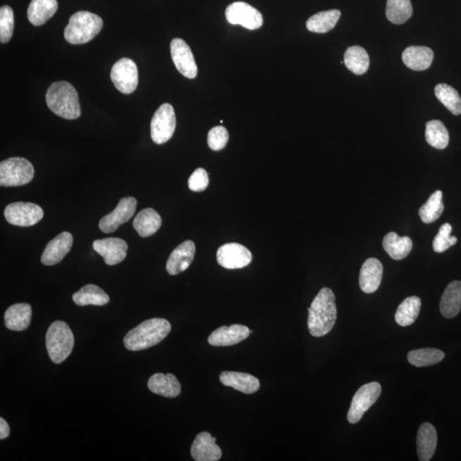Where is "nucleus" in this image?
Instances as JSON below:
<instances>
[{
	"instance_id": "27",
	"label": "nucleus",
	"mask_w": 461,
	"mask_h": 461,
	"mask_svg": "<svg viewBox=\"0 0 461 461\" xmlns=\"http://www.w3.org/2000/svg\"><path fill=\"white\" fill-rule=\"evenodd\" d=\"M58 8L57 0H32L27 18L34 26H42L53 17Z\"/></svg>"
},
{
	"instance_id": "14",
	"label": "nucleus",
	"mask_w": 461,
	"mask_h": 461,
	"mask_svg": "<svg viewBox=\"0 0 461 461\" xmlns=\"http://www.w3.org/2000/svg\"><path fill=\"white\" fill-rule=\"evenodd\" d=\"M171 57L180 74L188 79H194L198 75L194 54L189 46L182 39H174L170 44Z\"/></svg>"
},
{
	"instance_id": "41",
	"label": "nucleus",
	"mask_w": 461,
	"mask_h": 461,
	"mask_svg": "<svg viewBox=\"0 0 461 461\" xmlns=\"http://www.w3.org/2000/svg\"><path fill=\"white\" fill-rule=\"evenodd\" d=\"M229 140V134L222 126L215 127L208 132V144L211 150L218 151L224 149Z\"/></svg>"
},
{
	"instance_id": "12",
	"label": "nucleus",
	"mask_w": 461,
	"mask_h": 461,
	"mask_svg": "<svg viewBox=\"0 0 461 461\" xmlns=\"http://www.w3.org/2000/svg\"><path fill=\"white\" fill-rule=\"evenodd\" d=\"M136 208H137V200L134 198L127 196L120 200L113 212L103 216L100 220L99 224L100 229L104 234H111L115 232L120 226L133 217Z\"/></svg>"
},
{
	"instance_id": "32",
	"label": "nucleus",
	"mask_w": 461,
	"mask_h": 461,
	"mask_svg": "<svg viewBox=\"0 0 461 461\" xmlns=\"http://www.w3.org/2000/svg\"><path fill=\"white\" fill-rule=\"evenodd\" d=\"M421 300L418 296H410L400 304L396 312L395 320L400 327L411 326L419 315Z\"/></svg>"
},
{
	"instance_id": "6",
	"label": "nucleus",
	"mask_w": 461,
	"mask_h": 461,
	"mask_svg": "<svg viewBox=\"0 0 461 461\" xmlns=\"http://www.w3.org/2000/svg\"><path fill=\"white\" fill-rule=\"evenodd\" d=\"M34 176V168L23 158H11L0 163V186L21 187L30 183Z\"/></svg>"
},
{
	"instance_id": "34",
	"label": "nucleus",
	"mask_w": 461,
	"mask_h": 461,
	"mask_svg": "<svg viewBox=\"0 0 461 461\" xmlns=\"http://www.w3.org/2000/svg\"><path fill=\"white\" fill-rule=\"evenodd\" d=\"M443 210V192L436 191L430 196L428 201L421 206L419 215L424 224H431L439 219Z\"/></svg>"
},
{
	"instance_id": "22",
	"label": "nucleus",
	"mask_w": 461,
	"mask_h": 461,
	"mask_svg": "<svg viewBox=\"0 0 461 461\" xmlns=\"http://www.w3.org/2000/svg\"><path fill=\"white\" fill-rule=\"evenodd\" d=\"M438 445V434L430 423L421 424L417 435V450L421 461L431 460Z\"/></svg>"
},
{
	"instance_id": "3",
	"label": "nucleus",
	"mask_w": 461,
	"mask_h": 461,
	"mask_svg": "<svg viewBox=\"0 0 461 461\" xmlns=\"http://www.w3.org/2000/svg\"><path fill=\"white\" fill-rule=\"evenodd\" d=\"M46 100L47 106L54 114L67 120L81 116L77 91L67 82H57L48 88Z\"/></svg>"
},
{
	"instance_id": "26",
	"label": "nucleus",
	"mask_w": 461,
	"mask_h": 461,
	"mask_svg": "<svg viewBox=\"0 0 461 461\" xmlns=\"http://www.w3.org/2000/svg\"><path fill=\"white\" fill-rule=\"evenodd\" d=\"M32 308L29 303H17L6 311V327L11 331H24L30 327Z\"/></svg>"
},
{
	"instance_id": "23",
	"label": "nucleus",
	"mask_w": 461,
	"mask_h": 461,
	"mask_svg": "<svg viewBox=\"0 0 461 461\" xmlns=\"http://www.w3.org/2000/svg\"><path fill=\"white\" fill-rule=\"evenodd\" d=\"M148 388L156 395L174 398L182 392V386L176 377L171 374H156L148 381Z\"/></svg>"
},
{
	"instance_id": "43",
	"label": "nucleus",
	"mask_w": 461,
	"mask_h": 461,
	"mask_svg": "<svg viewBox=\"0 0 461 461\" xmlns=\"http://www.w3.org/2000/svg\"><path fill=\"white\" fill-rule=\"evenodd\" d=\"M11 433L9 424L3 418L0 419V439L4 440L9 436Z\"/></svg>"
},
{
	"instance_id": "25",
	"label": "nucleus",
	"mask_w": 461,
	"mask_h": 461,
	"mask_svg": "<svg viewBox=\"0 0 461 461\" xmlns=\"http://www.w3.org/2000/svg\"><path fill=\"white\" fill-rule=\"evenodd\" d=\"M461 310V282H451L441 298V314L446 319H452L460 314Z\"/></svg>"
},
{
	"instance_id": "13",
	"label": "nucleus",
	"mask_w": 461,
	"mask_h": 461,
	"mask_svg": "<svg viewBox=\"0 0 461 461\" xmlns=\"http://www.w3.org/2000/svg\"><path fill=\"white\" fill-rule=\"evenodd\" d=\"M252 254L242 244L230 243L220 246L217 251V262L227 270H239L251 263Z\"/></svg>"
},
{
	"instance_id": "11",
	"label": "nucleus",
	"mask_w": 461,
	"mask_h": 461,
	"mask_svg": "<svg viewBox=\"0 0 461 461\" xmlns=\"http://www.w3.org/2000/svg\"><path fill=\"white\" fill-rule=\"evenodd\" d=\"M226 18L232 25H241L250 30H258L263 24L262 13L244 2H235L228 6Z\"/></svg>"
},
{
	"instance_id": "42",
	"label": "nucleus",
	"mask_w": 461,
	"mask_h": 461,
	"mask_svg": "<svg viewBox=\"0 0 461 461\" xmlns=\"http://www.w3.org/2000/svg\"><path fill=\"white\" fill-rule=\"evenodd\" d=\"M208 183H210L208 175L206 170L201 168L196 170L188 179V186L192 191L199 192L206 190Z\"/></svg>"
},
{
	"instance_id": "19",
	"label": "nucleus",
	"mask_w": 461,
	"mask_h": 461,
	"mask_svg": "<svg viewBox=\"0 0 461 461\" xmlns=\"http://www.w3.org/2000/svg\"><path fill=\"white\" fill-rule=\"evenodd\" d=\"M195 252V244L191 240L180 244L168 259L166 270L168 274L177 275L186 271L194 259Z\"/></svg>"
},
{
	"instance_id": "15",
	"label": "nucleus",
	"mask_w": 461,
	"mask_h": 461,
	"mask_svg": "<svg viewBox=\"0 0 461 461\" xmlns=\"http://www.w3.org/2000/svg\"><path fill=\"white\" fill-rule=\"evenodd\" d=\"M92 247L109 266L121 263L127 258V244L122 239L107 238L95 240Z\"/></svg>"
},
{
	"instance_id": "1",
	"label": "nucleus",
	"mask_w": 461,
	"mask_h": 461,
	"mask_svg": "<svg viewBox=\"0 0 461 461\" xmlns=\"http://www.w3.org/2000/svg\"><path fill=\"white\" fill-rule=\"evenodd\" d=\"M336 322L335 295L330 288L324 287L308 308V331L312 336L320 338L331 331Z\"/></svg>"
},
{
	"instance_id": "4",
	"label": "nucleus",
	"mask_w": 461,
	"mask_h": 461,
	"mask_svg": "<svg viewBox=\"0 0 461 461\" xmlns=\"http://www.w3.org/2000/svg\"><path fill=\"white\" fill-rule=\"evenodd\" d=\"M103 26V20L98 15L89 11L76 12L64 30V38L72 45H81L94 39Z\"/></svg>"
},
{
	"instance_id": "40",
	"label": "nucleus",
	"mask_w": 461,
	"mask_h": 461,
	"mask_svg": "<svg viewBox=\"0 0 461 461\" xmlns=\"http://www.w3.org/2000/svg\"><path fill=\"white\" fill-rule=\"evenodd\" d=\"M452 227L450 224L445 223L440 227L438 235L433 241V250L438 253H443L448 248L454 246L458 241L456 236H451Z\"/></svg>"
},
{
	"instance_id": "29",
	"label": "nucleus",
	"mask_w": 461,
	"mask_h": 461,
	"mask_svg": "<svg viewBox=\"0 0 461 461\" xmlns=\"http://www.w3.org/2000/svg\"><path fill=\"white\" fill-rule=\"evenodd\" d=\"M133 226L142 238L156 234L162 226L161 216L153 208H144L136 215Z\"/></svg>"
},
{
	"instance_id": "39",
	"label": "nucleus",
	"mask_w": 461,
	"mask_h": 461,
	"mask_svg": "<svg viewBox=\"0 0 461 461\" xmlns=\"http://www.w3.org/2000/svg\"><path fill=\"white\" fill-rule=\"evenodd\" d=\"M14 31V13L8 6L0 9V42L6 44L10 42Z\"/></svg>"
},
{
	"instance_id": "37",
	"label": "nucleus",
	"mask_w": 461,
	"mask_h": 461,
	"mask_svg": "<svg viewBox=\"0 0 461 461\" xmlns=\"http://www.w3.org/2000/svg\"><path fill=\"white\" fill-rule=\"evenodd\" d=\"M436 99L455 115L461 114V98L455 88L447 84H438L435 87Z\"/></svg>"
},
{
	"instance_id": "30",
	"label": "nucleus",
	"mask_w": 461,
	"mask_h": 461,
	"mask_svg": "<svg viewBox=\"0 0 461 461\" xmlns=\"http://www.w3.org/2000/svg\"><path fill=\"white\" fill-rule=\"evenodd\" d=\"M73 301L78 306H103L109 303L110 298L101 288L95 284H87L73 295Z\"/></svg>"
},
{
	"instance_id": "31",
	"label": "nucleus",
	"mask_w": 461,
	"mask_h": 461,
	"mask_svg": "<svg viewBox=\"0 0 461 461\" xmlns=\"http://www.w3.org/2000/svg\"><path fill=\"white\" fill-rule=\"evenodd\" d=\"M340 17L341 12L339 10L319 12V13L312 15L308 20L306 23L307 29L310 32H314V33H327V32L334 29Z\"/></svg>"
},
{
	"instance_id": "36",
	"label": "nucleus",
	"mask_w": 461,
	"mask_h": 461,
	"mask_svg": "<svg viewBox=\"0 0 461 461\" xmlns=\"http://www.w3.org/2000/svg\"><path fill=\"white\" fill-rule=\"evenodd\" d=\"M426 139L432 147L443 150L450 142V134L442 122L433 120L427 123Z\"/></svg>"
},
{
	"instance_id": "18",
	"label": "nucleus",
	"mask_w": 461,
	"mask_h": 461,
	"mask_svg": "<svg viewBox=\"0 0 461 461\" xmlns=\"http://www.w3.org/2000/svg\"><path fill=\"white\" fill-rule=\"evenodd\" d=\"M215 441L216 438L210 433H199L191 445L192 458L196 461H217L222 458V451Z\"/></svg>"
},
{
	"instance_id": "38",
	"label": "nucleus",
	"mask_w": 461,
	"mask_h": 461,
	"mask_svg": "<svg viewBox=\"0 0 461 461\" xmlns=\"http://www.w3.org/2000/svg\"><path fill=\"white\" fill-rule=\"evenodd\" d=\"M410 0H388L386 18L392 23L403 24L412 17Z\"/></svg>"
},
{
	"instance_id": "10",
	"label": "nucleus",
	"mask_w": 461,
	"mask_h": 461,
	"mask_svg": "<svg viewBox=\"0 0 461 461\" xmlns=\"http://www.w3.org/2000/svg\"><path fill=\"white\" fill-rule=\"evenodd\" d=\"M43 216L42 208L33 203H13L9 204L5 210L7 222L14 226H34L41 222Z\"/></svg>"
},
{
	"instance_id": "21",
	"label": "nucleus",
	"mask_w": 461,
	"mask_h": 461,
	"mask_svg": "<svg viewBox=\"0 0 461 461\" xmlns=\"http://www.w3.org/2000/svg\"><path fill=\"white\" fill-rule=\"evenodd\" d=\"M223 386L234 388L244 394H253L260 389V381L255 376L239 372H223L220 375Z\"/></svg>"
},
{
	"instance_id": "7",
	"label": "nucleus",
	"mask_w": 461,
	"mask_h": 461,
	"mask_svg": "<svg viewBox=\"0 0 461 461\" xmlns=\"http://www.w3.org/2000/svg\"><path fill=\"white\" fill-rule=\"evenodd\" d=\"M382 387L378 382L369 383L360 387L352 399L347 415L348 422L351 424L359 422L365 412L379 399Z\"/></svg>"
},
{
	"instance_id": "20",
	"label": "nucleus",
	"mask_w": 461,
	"mask_h": 461,
	"mask_svg": "<svg viewBox=\"0 0 461 461\" xmlns=\"http://www.w3.org/2000/svg\"><path fill=\"white\" fill-rule=\"evenodd\" d=\"M383 278V265L376 258H368L360 272V290L365 293H374L378 290Z\"/></svg>"
},
{
	"instance_id": "24",
	"label": "nucleus",
	"mask_w": 461,
	"mask_h": 461,
	"mask_svg": "<svg viewBox=\"0 0 461 461\" xmlns=\"http://www.w3.org/2000/svg\"><path fill=\"white\" fill-rule=\"evenodd\" d=\"M434 58L431 48L410 46L403 53V61L408 68L415 71L426 70L430 68Z\"/></svg>"
},
{
	"instance_id": "16",
	"label": "nucleus",
	"mask_w": 461,
	"mask_h": 461,
	"mask_svg": "<svg viewBox=\"0 0 461 461\" xmlns=\"http://www.w3.org/2000/svg\"><path fill=\"white\" fill-rule=\"evenodd\" d=\"M73 241V236L70 232H62L48 243L42 255V263L46 266L59 263L70 251Z\"/></svg>"
},
{
	"instance_id": "17",
	"label": "nucleus",
	"mask_w": 461,
	"mask_h": 461,
	"mask_svg": "<svg viewBox=\"0 0 461 461\" xmlns=\"http://www.w3.org/2000/svg\"><path fill=\"white\" fill-rule=\"evenodd\" d=\"M251 334L250 329L243 324H234L230 327H222L208 336V343L215 347L234 346L242 342Z\"/></svg>"
},
{
	"instance_id": "33",
	"label": "nucleus",
	"mask_w": 461,
	"mask_h": 461,
	"mask_svg": "<svg viewBox=\"0 0 461 461\" xmlns=\"http://www.w3.org/2000/svg\"><path fill=\"white\" fill-rule=\"evenodd\" d=\"M343 62L353 73L360 75L368 70L370 59L364 48L355 46L348 48L344 54Z\"/></svg>"
},
{
	"instance_id": "35",
	"label": "nucleus",
	"mask_w": 461,
	"mask_h": 461,
	"mask_svg": "<svg viewBox=\"0 0 461 461\" xmlns=\"http://www.w3.org/2000/svg\"><path fill=\"white\" fill-rule=\"evenodd\" d=\"M444 358L445 354L443 351L433 348L412 351L408 355V362L417 367L433 366L442 362Z\"/></svg>"
},
{
	"instance_id": "8",
	"label": "nucleus",
	"mask_w": 461,
	"mask_h": 461,
	"mask_svg": "<svg viewBox=\"0 0 461 461\" xmlns=\"http://www.w3.org/2000/svg\"><path fill=\"white\" fill-rule=\"evenodd\" d=\"M176 127V116L173 106L164 103L158 108L151 123V139L156 144L166 143L173 137Z\"/></svg>"
},
{
	"instance_id": "2",
	"label": "nucleus",
	"mask_w": 461,
	"mask_h": 461,
	"mask_svg": "<svg viewBox=\"0 0 461 461\" xmlns=\"http://www.w3.org/2000/svg\"><path fill=\"white\" fill-rule=\"evenodd\" d=\"M170 331L171 324L165 319L147 320L127 332L124 346L130 351L146 350L162 342Z\"/></svg>"
},
{
	"instance_id": "9",
	"label": "nucleus",
	"mask_w": 461,
	"mask_h": 461,
	"mask_svg": "<svg viewBox=\"0 0 461 461\" xmlns=\"http://www.w3.org/2000/svg\"><path fill=\"white\" fill-rule=\"evenodd\" d=\"M110 77L118 90L130 94L136 90L139 83L138 68L133 60L124 58L112 67Z\"/></svg>"
},
{
	"instance_id": "5",
	"label": "nucleus",
	"mask_w": 461,
	"mask_h": 461,
	"mask_svg": "<svg viewBox=\"0 0 461 461\" xmlns=\"http://www.w3.org/2000/svg\"><path fill=\"white\" fill-rule=\"evenodd\" d=\"M46 350L52 362H64L73 351L75 339L68 324L58 320L52 323L46 336Z\"/></svg>"
},
{
	"instance_id": "28",
	"label": "nucleus",
	"mask_w": 461,
	"mask_h": 461,
	"mask_svg": "<svg viewBox=\"0 0 461 461\" xmlns=\"http://www.w3.org/2000/svg\"><path fill=\"white\" fill-rule=\"evenodd\" d=\"M383 247L393 260H400L410 254L412 242L408 236H399L396 232H391L384 236Z\"/></svg>"
}]
</instances>
